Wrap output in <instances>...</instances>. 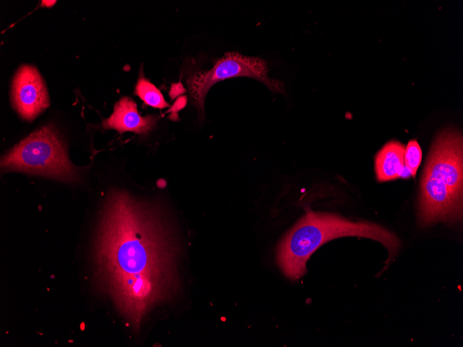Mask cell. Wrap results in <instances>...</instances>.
I'll return each mask as SVG.
<instances>
[{
  "mask_svg": "<svg viewBox=\"0 0 463 347\" xmlns=\"http://www.w3.org/2000/svg\"><path fill=\"white\" fill-rule=\"evenodd\" d=\"M160 206L115 189L105 198L91 252L96 290L136 332L180 288V248Z\"/></svg>",
  "mask_w": 463,
  "mask_h": 347,
  "instance_id": "obj_1",
  "label": "cell"
},
{
  "mask_svg": "<svg viewBox=\"0 0 463 347\" xmlns=\"http://www.w3.org/2000/svg\"><path fill=\"white\" fill-rule=\"evenodd\" d=\"M350 236L381 242L387 249V263L400 247L396 235L377 224L351 221L335 213L308 211L279 242L277 249V265L287 278L298 280L305 274L306 263L318 248L335 238Z\"/></svg>",
  "mask_w": 463,
  "mask_h": 347,
  "instance_id": "obj_2",
  "label": "cell"
},
{
  "mask_svg": "<svg viewBox=\"0 0 463 347\" xmlns=\"http://www.w3.org/2000/svg\"><path fill=\"white\" fill-rule=\"evenodd\" d=\"M462 185V135L456 130L446 129L435 137L421 177V224L427 226L461 219Z\"/></svg>",
  "mask_w": 463,
  "mask_h": 347,
  "instance_id": "obj_3",
  "label": "cell"
},
{
  "mask_svg": "<svg viewBox=\"0 0 463 347\" xmlns=\"http://www.w3.org/2000/svg\"><path fill=\"white\" fill-rule=\"evenodd\" d=\"M1 168L65 181L77 177L66 148L51 125L42 127L12 148L1 158Z\"/></svg>",
  "mask_w": 463,
  "mask_h": 347,
  "instance_id": "obj_4",
  "label": "cell"
},
{
  "mask_svg": "<svg viewBox=\"0 0 463 347\" xmlns=\"http://www.w3.org/2000/svg\"><path fill=\"white\" fill-rule=\"evenodd\" d=\"M267 62L259 57H250L236 52L226 53L216 60L210 69L200 70L186 79L191 103L198 109L200 119L204 116L206 95L216 83L236 77H250L264 84L270 91L284 94L283 83L270 78Z\"/></svg>",
  "mask_w": 463,
  "mask_h": 347,
  "instance_id": "obj_5",
  "label": "cell"
},
{
  "mask_svg": "<svg viewBox=\"0 0 463 347\" xmlns=\"http://www.w3.org/2000/svg\"><path fill=\"white\" fill-rule=\"evenodd\" d=\"M12 101L19 115L33 120L49 105L44 82L35 67L23 65L17 71L12 86Z\"/></svg>",
  "mask_w": 463,
  "mask_h": 347,
  "instance_id": "obj_6",
  "label": "cell"
},
{
  "mask_svg": "<svg viewBox=\"0 0 463 347\" xmlns=\"http://www.w3.org/2000/svg\"><path fill=\"white\" fill-rule=\"evenodd\" d=\"M155 117L151 115L141 116L137 104L128 97H123L115 105L112 115L103 121L105 130L114 129L119 133L134 132L147 134L154 127Z\"/></svg>",
  "mask_w": 463,
  "mask_h": 347,
  "instance_id": "obj_7",
  "label": "cell"
},
{
  "mask_svg": "<svg viewBox=\"0 0 463 347\" xmlns=\"http://www.w3.org/2000/svg\"><path fill=\"white\" fill-rule=\"evenodd\" d=\"M405 146L395 140L386 143L375 157V172L378 181L394 180L403 177Z\"/></svg>",
  "mask_w": 463,
  "mask_h": 347,
  "instance_id": "obj_8",
  "label": "cell"
},
{
  "mask_svg": "<svg viewBox=\"0 0 463 347\" xmlns=\"http://www.w3.org/2000/svg\"><path fill=\"white\" fill-rule=\"evenodd\" d=\"M134 94L146 104L155 108L163 109L169 107L159 89L146 79L141 73L138 78Z\"/></svg>",
  "mask_w": 463,
  "mask_h": 347,
  "instance_id": "obj_9",
  "label": "cell"
},
{
  "mask_svg": "<svg viewBox=\"0 0 463 347\" xmlns=\"http://www.w3.org/2000/svg\"><path fill=\"white\" fill-rule=\"evenodd\" d=\"M422 152L419 144L415 139L410 140L405 148L404 164L405 167L413 177L420 165Z\"/></svg>",
  "mask_w": 463,
  "mask_h": 347,
  "instance_id": "obj_10",
  "label": "cell"
},
{
  "mask_svg": "<svg viewBox=\"0 0 463 347\" xmlns=\"http://www.w3.org/2000/svg\"><path fill=\"white\" fill-rule=\"evenodd\" d=\"M186 92V89L181 82L172 83L169 91V96L171 100H174L177 97L182 96Z\"/></svg>",
  "mask_w": 463,
  "mask_h": 347,
  "instance_id": "obj_11",
  "label": "cell"
},
{
  "mask_svg": "<svg viewBox=\"0 0 463 347\" xmlns=\"http://www.w3.org/2000/svg\"><path fill=\"white\" fill-rule=\"evenodd\" d=\"M187 97L186 96H179L173 105L170 109L169 112L172 113H177L179 110L184 108L186 104Z\"/></svg>",
  "mask_w": 463,
  "mask_h": 347,
  "instance_id": "obj_12",
  "label": "cell"
},
{
  "mask_svg": "<svg viewBox=\"0 0 463 347\" xmlns=\"http://www.w3.org/2000/svg\"><path fill=\"white\" fill-rule=\"evenodd\" d=\"M56 1H42V6L45 7H51L55 3Z\"/></svg>",
  "mask_w": 463,
  "mask_h": 347,
  "instance_id": "obj_13",
  "label": "cell"
}]
</instances>
